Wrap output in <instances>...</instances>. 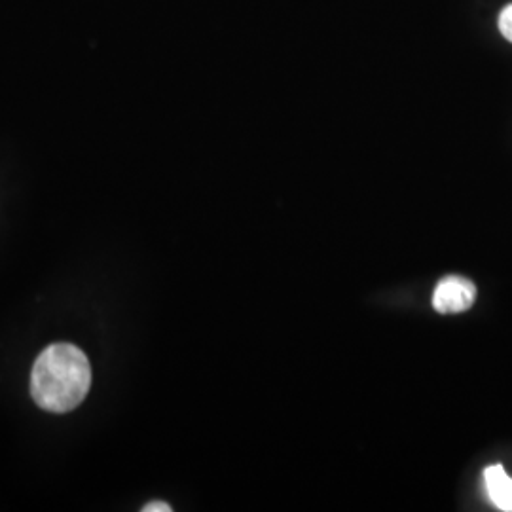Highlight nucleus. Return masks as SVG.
<instances>
[{
	"label": "nucleus",
	"mask_w": 512,
	"mask_h": 512,
	"mask_svg": "<svg viewBox=\"0 0 512 512\" xmlns=\"http://www.w3.org/2000/svg\"><path fill=\"white\" fill-rule=\"evenodd\" d=\"M90 387L92 366L86 353L74 344H52L38 355L31 374V395L42 410L67 414L84 403Z\"/></svg>",
	"instance_id": "nucleus-1"
},
{
	"label": "nucleus",
	"mask_w": 512,
	"mask_h": 512,
	"mask_svg": "<svg viewBox=\"0 0 512 512\" xmlns=\"http://www.w3.org/2000/svg\"><path fill=\"white\" fill-rule=\"evenodd\" d=\"M476 300L473 281L461 275H448L440 279L433 293V308L439 313H461L467 311Z\"/></svg>",
	"instance_id": "nucleus-2"
},
{
	"label": "nucleus",
	"mask_w": 512,
	"mask_h": 512,
	"mask_svg": "<svg viewBox=\"0 0 512 512\" xmlns=\"http://www.w3.org/2000/svg\"><path fill=\"white\" fill-rule=\"evenodd\" d=\"M488 497L499 511L512 512V478L501 465H492L484 471Z\"/></svg>",
	"instance_id": "nucleus-3"
},
{
	"label": "nucleus",
	"mask_w": 512,
	"mask_h": 512,
	"mask_svg": "<svg viewBox=\"0 0 512 512\" xmlns=\"http://www.w3.org/2000/svg\"><path fill=\"white\" fill-rule=\"evenodd\" d=\"M499 31L503 37L512 42V4L503 8V12L499 14Z\"/></svg>",
	"instance_id": "nucleus-4"
},
{
	"label": "nucleus",
	"mask_w": 512,
	"mask_h": 512,
	"mask_svg": "<svg viewBox=\"0 0 512 512\" xmlns=\"http://www.w3.org/2000/svg\"><path fill=\"white\" fill-rule=\"evenodd\" d=\"M143 512H171V507L162 501L156 503H148L147 507H143Z\"/></svg>",
	"instance_id": "nucleus-5"
}]
</instances>
